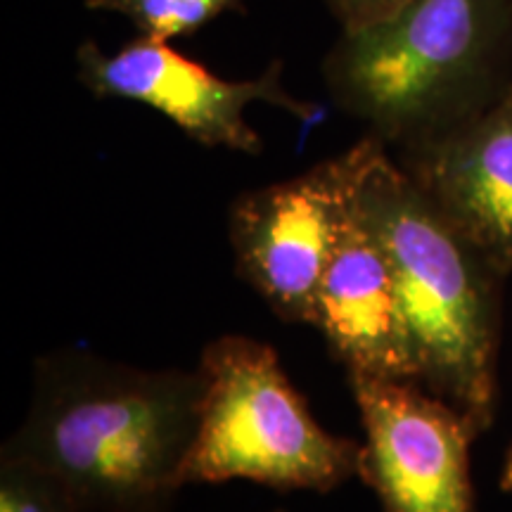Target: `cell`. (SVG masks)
<instances>
[{"instance_id":"obj_8","label":"cell","mask_w":512,"mask_h":512,"mask_svg":"<svg viewBox=\"0 0 512 512\" xmlns=\"http://www.w3.org/2000/svg\"><path fill=\"white\" fill-rule=\"evenodd\" d=\"M392 155L453 228L512 275V86L477 117Z\"/></svg>"},{"instance_id":"obj_13","label":"cell","mask_w":512,"mask_h":512,"mask_svg":"<svg viewBox=\"0 0 512 512\" xmlns=\"http://www.w3.org/2000/svg\"><path fill=\"white\" fill-rule=\"evenodd\" d=\"M498 486H501V491H505V494H512V444L503 458V470L501 479H498Z\"/></svg>"},{"instance_id":"obj_11","label":"cell","mask_w":512,"mask_h":512,"mask_svg":"<svg viewBox=\"0 0 512 512\" xmlns=\"http://www.w3.org/2000/svg\"><path fill=\"white\" fill-rule=\"evenodd\" d=\"M0 512H88L48 470L0 451Z\"/></svg>"},{"instance_id":"obj_12","label":"cell","mask_w":512,"mask_h":512,"mask_svg":"<svg viewBox=\"0 0 512 512\" xmlns=\"http://www.w3.org/2000/svg\"><path fill=\"white\" fill-rule=\"evenodd\" d=\"M411 0H323L342 31H356L392 17Z\"/></svg>"},{"instance_id":"obj_14","label":"cell","mask_w":512,"mask_h":512,"mask_svg":"<svg viewBox=\"0 0 512 512\" xmlns=\"http://www.w3.org/2000/svg\"><path fill=\"white\" fill-rule=\"evenodd\" d=\"M271 512H287L285 508H278V510H271Z\"/></svg>"},{"instance_id":"obj_7","label":"cell","mask_w":512,"mask_h":512,"mask_svg":"<svg viewBox=\"0 0 512 512\" xmlns=\"http://www.w3.org/2000/svg\"><path fill=\"white\" fill-rule=\"evenodd\" d=\"M363 439L361 482L382 512H477L470 448L479 427L415 380L347 373Z\"/></svg>"},{"instance_id":"obj_10","label":"cell","mask_w":512,"mask_h":512,"mask_svg":"<svg viewBox=\"0 0 512 512\" xmlns=\"http://www.w3.org/2000/svg\"><path fill=\"white\" fill-rule=\"evenodd\" d=\"M242 5L245 0H83L86 10L126 17L138 36L166 43L192 36Z\"/></svg>"},{"instance_id":"obj_1","label":"cell","mask_w":512,"mask_h":512,"mask_svg":"<svg viewBox=\"0 0 512 512\" xmlns=\"http://www.w3.org/2000/svg\"><path fill=\"white\" fill-rule=\"evenodd\" d=\"M200 370H147L62 347L38 356L29 408L0 451L27 458L88 512H171L200 425Z\"/></svg>"},{"instance_id":"obj_2","label":"cell","mask_w":512,"mask_h":512,"mask_svg":"<svg viewBox=\"0 0 512 512\" xmlns=\"http://www.w3.org/2000/svg\"><path fill=\"white\" fill-rule=\"evenodd\" d=\"M332 105L389 150L451 131L512 86V0H411L342 31L325 55Z\"/></svg>"},{"instance_id":"obj_6","label":"cell","mask_w":512,"mask_h":512,"mask_svg":"<svg viewBox=\"0 0 512 512\" xmlns=\"http://www.w3.org/2000/svg\"><path fill=\"white\" fill-rule=\"evenodd\" d=\"M76 76L93 98L147 105L195 143L249 157L264 152L259 131L245 119V110L254 102L278 107L306 126L323 117V107L287 91L283 60H271L256 79L230 81L166 41L145 36L126 43L117 53H105L86 38L76 48Z\"/></svg>"},{"instance_id":"obj_3","label":"cell","mask_w":512,"mask_h":512,"mask_svg":"<svg viewBox=\"0 0 512 512\" xmlns=\"http://www.w3.org/2000/svg\"><path fill=\"white\" fill-rule=\"evenodd\" d=\"M356 211L392 261L418 382L484 434L498 406L505 275L453 228L389 147L358 183Z\"/></svg>"},{"instance_id":"obj_4","label":"cell","mask_w":512,"mask_h":512,"mask_svg":"<svg viewBox=\"0 0 512 512\" xmlns=\"http://www.w3.org/2000/svg\"><path fill=\"white\" fill-rule=\"evenodd\" d=\"M200 425L183 482L230 479L275 491L330 494L361 477L363 441L330 434L285 375L278 351L245 335L202 349Z\"/></svg>"},{"instance_id":"obj_9","label":"cell","mask_w":512,"mask_h":512,"mask_svg":"<svg viewBox=\"0 0 512 512\" xmlns=\"http://www.w3.org/2000/svg\"><path fill=\"white\" fill-rule=\"evenodd\" d=\"M311 325L347 373L418 382L392 261L356 211V197L318 283Z\"/></svg>"},{"instance_id":"obj_5","label":"cell","mask_w":512,"mask_h":512,"mask_svg":"<svg viewBox=\"0 0 512 512\" xmlns=\"http://www.w3.org/2000/svg\"><path fill=\"white\" fill-rule=\"evenodd\" d=\"M387 145L373 133L287 181L245 190L230 202L235 273L285 323L311 325L313 299L358 183Z\"/></svg>"}]
</instances>
